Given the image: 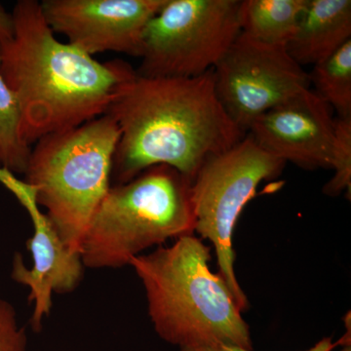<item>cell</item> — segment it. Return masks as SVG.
Returning <instances> with one entry per match:
<instances>
[{"label":"cell","mask_w":351,"mask_h":351,"mask_svg":"<svg viewBox=\"0 0 351 351\" xmlns=\"http://www.w3.org/2000/svg\"><path fill=\"white\" fill-rule=\"evenodd\" d=\"M27 336L10 302L0 299V351H27Z\"/></svg>","instance_id":"cell-17"},{"label":"cell","mask_w":351,"mask_h":351,"mask_svg":"<svg viewBox=\"0 0 351 351\" xmlns=\"http://www.w3.org/2000/svg\"><path fill=\"white\" fill-rule=\"evenodd\" d=\"M330 169L334 176L323 188V193L329 196H338L351 191V117L335 119V144L332 149Z\"/></svg>","instance_id":"cell-16"},{"label":"cell","mask_w":351,"mask_h":351,"mask_svg":"<svg viewBox=\"0 0 351 351\" xmlns=\"http://www.w3.org/2000/svg\"><path fill=\"white\" fill-rule=\"evenodd\" d=\"M309 78L314 93L334 108L338 117H351V40L313 66Z\"/></svg>","instance_id":"cell-14"},{"label":"cell","mask_w":351,"mask_h":351,"mask_svg":"<svg viewBox=\"0 0 351 351\" xmlns=\"http://www.w3.org/2000/svg\"><path fill=\"white\" fill-rule=\"evenodd\" d=\"M108 114L41 138L32 149L25 182L69 251L80 255L95 212L110 186L119 140Z\"/></svg>","instance_id":"cell-4"},{"label":"cell","mask_w":351,"mask_h":351,"mask_svg":"<svg viewBox=\"0 0 351 351\" xmlns=\"http://www.w3.org/2000/svg\"><path fill=\"white\" fill-rule=\"evenodd\" d=\"M336 343H332L331 338H324L318 341L313 348L302 351H332L336 348ZM180 351H253L244 350L239 346L230 345H216L210 346H201V348H186Z\"/></svg>","instance_id":"cell-18"},{"label":"cell","mask_w":351,"mask_h":351,"mask_svg":"<svg viewBox=\"0 0 351 351\" xmlns=\"http://www.w3.org/2000/svg\"><path fill=\"white\" fill-rule=\"evenodd\" d=\"M211 248L193 234L131 258L156 334L180 350L216 345L253 350L250 328L228 284L210 269Z\"/></svg>","instance_id":"cell-3"},{"label":"cell","mask_w":351,"mask_h":351,"mask_svg":"<svg viewBox=\"0 0 351 351\" xmlns=\"http://www.w3.org/2000/svg\"><path fill=\"white\" fill-rule=\"evenodd\" d=\"M212 71L189 78L137 73L120 87L106 113L120 133L112 171L117 184L158 165L191 182L207 160L246 136L219 103Z\"/></svg>","instance_id":"cell-1"},{"label":"cell","mask_w":351,"mask_h":351,"mask_svg":"<svg viewBox=\"0 0 351 351\" xmlns=\"http://www.w3.org/2000/svg\"><path fill=\"white\" fill-rule=\"evenodd\" d=\"M23 123L19 101L0 75V168L15 175L25 174L32 154Z\"/></svg>","instance_id":"cell-15"},{"label":"cell","mask_w":351,"mask_h":351,"mask_svg":"<svg viewBox=\"0 0 351 351\" xmlns=\"http://www.w3.org/2000/svg\"><path fill=\"white\" fill-rule=\"evenodd\" d=\"M285 164L263 151L246 134L230 149L207 160L191 182L195 232L200 239L211 242L218 274L228 284L242 313L248 309L249 302L235 274L233 232L258 184L277 177Z\"/></svg>","instance_id":"cell-6"},{"label":"cell","mask_w":351,"mask_h":351,"mask_svg":"<svg viewBox=\"0 0 351 351\" xmlns=\"http://www.w3.org/2000/svg\"><path fill=\"white\" fill-rule=\"evenodd\" d=\"M191 184L174 168L158 165L110 186L83 239V265L119 269L152 247L193 234Z\"/></svg>","instance_id":"cell-5"},{"label":"cell","mask_w":351,"mask_h":351,"mask_svg":"<svg viewBox=\"0 0 351 351\" xmlns=\"http://www.w3.org/2000/svg\"><path fill=\"white\" fill-rule=\"evenodd\" d=\"M241 0H166L145 27L138 75L189 78L212 71L241 32Z\"/></svg>","instance_id":"cell-7"},{"label":"cell","mask_w":351,"mask_h":351,"mask_svg":"<svg viewBox=\"0 0 351 351\" xmlns=\"http://www.w3.org/2000/svg\"><path fill=\"white\" fill-rule=\"evenodd\" d=\"M166 0H44L46 22L68 43L93 57L117 52L140 56L149 21Z\"/></svg>","instance_id":"cell-9"},{"label":"cell","mask_w":351,"mask_h":351,"mask_svg":"<svg viewBox=\"0 0 351 351\" xmlns=\"http://www.w3.org/2000/svg\"><path fill=\"white\" fill-rule=\"evenodd\" d=\"M11 17L12 34L0 40V75L19 101L31 145L106 114L137 75L126 62L100 63L58 40L36 0L18 1Z\"/></svg>","instance_id":"cell-2"},{"label":"cell","mask_w":351,"mask_h":351,"mask_svg":"<svg viewBox=\"0 0 351 351\" xmlns=\"http://www.w3.org/2000/svg\"><path fill=\"white\" fill-rule=\"evenodd\" d=\"M249 136L269 154L302 169H330L335 144L331 108L307 89L258 117Z\"/></svg>","instance_id":"cell-11"},{"label":"cell","mask_w":351,"mask_h":351,"mask_svg":"<svg viewBox=\"0 0 351 351\" xmlns=\"http://www.w3.org/2000/svg\"><path fill=\"white\" fill-rule=\"evenodd\" d=\"M212 71L219 103L245 134L263 113L311 89L309 73L285 46L258 43L242 32Z\"/></svg>","instance_id":"cell-8"},{"label":"cell","mask_w":351,"mask_h":351,"mask_svg":"<svg viewBox=\"0 0 351 351\" xmlns=\"http://www.w3.org/2000/svg\"><path fill=\"white\" fill-rule=\"evenodd\" d=\"M351 40L350 0H307L294 36L286 49L300 66L331 57Z\"/></svg>","instance_id":"cell-12"},{"label":"cell","mask_w":351,"mask_h":351,"mask_svg":"<svg viewBox=\"0 0 351 351\" xmlns=\"http://www.w3.org/2000/svg\"><path fill=\"white\" fill-rule=\"evenodd\" d=\"M307 0H241L242 34L267 45L285 46L294 36Z\"/></svg>","instance_id":"cell-13"},{"label":"cell","mask_w":351,"mask_h":351,"mask_svg":"<svg viewBox=\"0 0 351 351\" xmlns=\"http://www.w3.org/2000/svg\"><path fill=\"white\" fill-rule=\"evenodd\" d=\"M13 25L11 12H7L6 9L0 3V40L12 34Z\"/></svg>","instance_id":"cell-19"},{"label":"cell","mask_w":351,"mask_h":351,"mask_svg":"<svg viewBox=\"0 0 351 351\" xmlns=\"http://www.w3.org/2000/svg\"><path fill=\"white\" fill-rule=\"evenodd\" d=\"M0 184L17 198L34 226V235L27 242L34 265L27 269L22 255L15 254L11 277L29 289V301L34 302L31 325L32 330L39 332L44 317L52 308L53 293L73 292L82 281L84 265L82 256L69 250L47 215L41 211L36 186L5 168H0Z\"/></svg>","instance_id":"cell-10"},{"label":"cell","mask_w":351,"mask_h":351,"mask_svg":"<svg viewBox=\"0 0 351 351\" xmlns=\"http://www.w3.org/2000/svg\"><path fill=\"white\" fill-rule=\"evenodd\" d=\"M339 351H351V346H343V348Z\"/></svg>","instance_id":"cell-20"}]
</instances>
